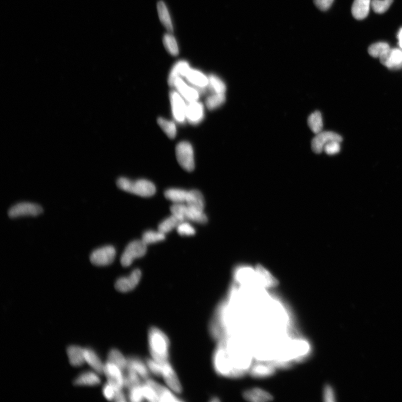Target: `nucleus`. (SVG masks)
<instances>
[{
	"instance_id": "1",
	"label": "nucleus",
	"mask_w": 402,
	"mask_h": 402,
	"mask_svg": "<svg viewBox=\"0 0 402 402\" xmlns=\"http://www.w3.org/2000/svg\"><path fill=\"white\" fill-rule=\"evenodd\" d=\"M148 345L151 358L161 363L168 361L170 341L167 335L156 327H151L148 331Z\"/></svg>"
},
{
	"instance_id": "2",
	"label": "nucleus",
	"mask_w": 402,
	"mask_h": 402,
	"mask_svg": "<svg viewBox=\"0 0 402 402\" xmlns=\"http://www.w3.org/2000/svg\"><path fill=\"white\" fill-rule=\"evenodd\" d=\"M117 185L125 192L139 195L143 197H150L156 192L155 185L150 181L141 179L131 180L121 177L117 180Z\"/></svg>"
},
{
	"instance_id": "3",
	"label": "nucleus",
	"mask_w": 402,
	"mask_h": 402,
	"mask_svg": "<svg viewBox=\"0 0 402 402\" xmlns=\"http://www.w3.org/2000/svg\"><path fill=\"white\" fill-rule=\"evenodd\" d=\"M171 214L179 219L181 222H192L204 224L208 222V218L204 211L190 207L185 204H174L170 208Z\"/></svg>"
},
{
	"instance_id": "4",
	"label": "nucleus",
	"mask_w": 402,
	"mask_h": 402,
	"mask_svg": "<svg viewBox=\"0 0 402 402\" xmlns=\"http://www.w3.org/2000/svg\"><path fill=\"white\" fill-rule=\"evenodd\" d=\"M176 158L182 168L187 171H192L195 168L194 150L189 142L182 141L176 145Z\"/></svg>"
},
{
	"instance_id": "5",
	"label": "nucleus",
	"mask_w": 402,
	"mask_h": 402,
	"mask_svg": "<svg viewBox=\"0 0 402 402\" xmlns=\"http://www.w3.org/2000/svg\"><path fill=\"white\" fill-rule=\"evenodd\" d=\"M147 245L143 240H135L127 245L121 258V264L124 267L131 266L134 260L145 256Z\"/></svg>"
},
{
	"instance_id": "6",
	"label": "nucleus",
	"mask_w": 402,
	"mask_h": 402,
	"mask_svg": "<svg viewBox=\"0 0 402 402\" xmlns=\"http://www.w3.org/2000/svg\"><path fill=\"white\" fill-rule=\"evenodd\" d=\"M171 113L175 122L183 124L186 121V110L187 104L176 90L171 91L169 94Z\"/></svg>"
},
{
	"instance_id": "7",
	"label": "nucleus",
	"mask_w": 402,
	"mask_h": 402,
	"mask_svg": "<svg viewBox=\"0 0 402 402\" xmlns=\"http://www.w3.org/2000/svg\"><path fill=\"white\" fill-rule=\"evenodd\" d=\"M104 374L107 377L108 383L113 386L116 390L124 388L125 374L118 366L107 361L104 365Z\"/></svg>"
},
{
	"instance_id": "8",
	"label": "nucleus",
	"mask_w": 402,
	"mask_h": 402,
	"mask_svg": "<svg viewBox=\"0 0 402 402\" xmlns=\"http://www.w3.org/2000/svg\"><path fill=\"white\" fill-rule=\"evenodd\" d=\"M116 256V250L114 247L108 245L95 250L92 253L90 261L97 267L109 266L113 263Z\"/></svg>"
},
{
	"instance_id": "9",
	"label": "nucleus",
	"mask_w": 402,
	"mask_h": 402,
	"mask_svg": "<svg viewBox=\"0 0 402 402\" xmlns=\"http://www.w3.org/2000/svg\"><path fill=\"white\" fill-rule=\"evenodd\" d=\"M43 210L41 206L30 203H22L14 205L8 212L11 218L22 217H37L41 214Z\"/></svg>"
},
{
	"instance_id": "10",
	"label": "nucleus",
	"mask_w": 402,
	"mask_h": 402,
	"mask_svg": "<svg viewBox=\"0 0 402 402\" xmlns=\"http://www.w3.org/2000/svg\"><path fill=\"white\" fill-rule=\"evenodd\" d=\"M161 376L168 388L172 390L174 393L180 394L182 391V386L181 385L177 374L173 367L169 363V361H166L162 363V372Z\"/></svg>"
},
{
	"instance_id": "11",
	"label": "nucleus",
	"mask_w": 402,
	"mask_h": 402,
	"mask_svg": "<svg viewBox=\"0 0 402 402\" xmlns=\"http://www.w3.org/2000/svg\"><path fill=\"white\" fill-rule=\"evenodd\" d=\"M172 87L177 91L187 102L198 101L201 94L197 88L189 85L182 77L176 78Z\"/></svg>"
},
{
	"instance_id": "12",
	"label": "nucleus",
	"mask_w": 402,
	"mask_h": 402,
	"mask_svg": "<svg viewBox=\"0 0 402 402\" xmlns=\"http://www.w3.org/2000/svg\"><path fill=\"white\" fill-rule=\"evenodd\" d=\"M141 278V272L136 269L132 271L129 276L121 277L117 279L115 284L117 291L127 293L134 289L138 285Z\"/></svg>"
},
{
	"instance_id": "13",
	"label": "nucleus",
	"mask_w": 402,
	"mask_h": 402,
	"mask_svg": "<svg viewBox=\"0 0 402 402\" xmlns=\"http://www.w3.org/2000/svg\"><path fill=\"white\" fill-rule=\"evenodd\" d=\"M342 142V137L332 131H321L316 134L312 141V149L315 153L320 154L323 150L325 145L331 141Z\"/></svg>"
},
{
	"instance_id": "14",
	"label": "nucleus",
	"mask_w": 402,
	"mask_h": 402,
	"mask_svg": "<svg viewBox=\"0 0 402 402\" xmlns=\"http://www.w3.org/2000/svg\"><path fill=\"white\" fill-rule=\"evenodd\" d=\"M205 106L198 101L187 102L186 110V121L193 125H197L202 122L205 116Z\"/></svg>"
},
{
	"instance_id": "15",
	"label": "nucleus",
	"mask_w": 402,
	"mask_h": 402,
	"mask_svg": "<svg viewBox=\"0 0 402 402\" xmlns=\"http://www.w3.org/2000/svg\"><path fill=\"white\" fill-rule=\"evenodd\" d=\"M380 61L388 69L399 70L402 68V49L393 48L386 52L380 58Z\"/></svg>"
},
{
	"instance_id": "16",
	"label": "nucleus",
	"mask_w": 402,
	"mask_h": 402,
	"mask_svg": "<svg viewBox=\"0 0 402 402\" xmlns=\"http://www.w3.org/2000/svg\"><path fill=\"white\" fill-rule=\"evenodd\" d=\"M277 367L272 362L259 361L252 365L249 370L251 375L257 378H263L273 375L275 373Z\"/></svg>"
},
{
	"instance_id": "17",
	"label": "nucleus",
	"mask_w": 402,
	"mask_h": 402,
	"mask_svg": "<svg viewBox=\"0 0 402 402\" xmlns=\"http://www.w3.org/2000/svg\"><path fill=\"white\" fill-rule=\"evenodd\" d=\"M184 78L190 85L197 88L200 93L205 92L208 87L209 77L198 70L190 68Z\"/></svg>"
},
{
	"instance_id": "18",
	"label": "nucleus",
	"mask_w": 402,
	"mask_h": 402,
	"mask_svg": "<svg viewBox=\"0 0 402 402\" xmlns=\"http://www.w3.org/2000/svg\"><path fill=\"white\" fill-rule=\"evenodd\" d=\"M243 398L251 402H264L273 399V395L266 390L260 388H253L244 391Z\"/></svg>"
},
{
	"instance_id": "19",
	"label": "nucleus",
	"mask_w": 402,
	"mask_h": 402,
	"mask_svg": "<svg viewBox=\"0 0 402 402\" xmlns=\"http://www.w3.org/2000/svg\"><path fill=\"white\" fill-rule=\"evenodd\" d=\"M371 3V0H354L351 8L352 16L359 21L366 18L370 12Z\"/></svg>"
},
{
	"instance_id": "20",
	"label": "nucleus",
	"mask_w": 402,
	"mask_h": 402,
	"mask_svg": "<svg viewBox=\"0 0 402 402\" xmlns=\"http://www.w3.org/2000/svg\"><path fill=\"white\" fill-rule=\"evenodd\" d=\"M85 361L89 365L93 370L99 374H104V365L102 363L100 357L97 353L90 348H85Z\"/></svg>"
},
{
	"instance_id": "21",
	"label": "nucleus",
	"mask_w": 402,
	"mask_h": 402,
	"mask_svg": "<svg viewBox=\"0 0 402 402\" xmlns=\"http://www.w3.org/2000/svg\"><path fill=\"white\" fill-rule=\"evenodd\" d=\"M126 369L134 370L138 374L143 380L149 378V370L146 364L137 357H130L127 359V366Z\"/></svg>"
},
{
	"instance_id": "22",
	"label": "nucleus",
	"mask_w": 402,
	"mask_h": 402,
	"mask_svg": "<svg viewBox=\"0 0 402 402\" xmlns=\"http://www.w3.org/2000/svg\"><path fill=\"white\" fill-rule=\"evenodd\" d=\"M67 354L71 364L73 366H81L85 363V350L80 346L71 345L68 347Z\"/></svg>"
},
{
	"instance_id": "23",
	"label": "nucleus",
	"mask_w": 402,
	"mask_h": 402,
	"mask_svg": "<svg viewBox=\"0 0 402 402\" xmlns=\"http://www.w3.org/2000/svg\"><path fill=\"white\" fill-rule=\"evenodd\" d=\"M190 69L189 63L185 61H180L176 63L171 70L168 77V84L172 87L176 78H184Z\"/></svg>"
},
{
	"instance_id": "24",
	"label": "nucleus",
	"mask_w": 402,
	"mask_h": 402,
	"mask_svg": "<svg viewBox=\"0 0 402 402\" xmlns=\"http://www.w3.org/2000/svg\"><path fill=\"white\" fill-rule=\"evenodd\" d=\"M96 372L88 371L81 374L74 381L77 386H96L101 383L100 377Z\"/></svg>"
},
{
	"instance_id": "25",
	"label": "nucleus",
	"mask_w": 402,
	"mask_h": 402,
	"mask_svg": "<svg viewBox=\"0 0 402 402\" xmlns=\"http://www.w3.org/2000/svg\"><path fill=\"white\" fill-rule=\"evenodd\" d=\"M185 204L189 207L204 212L205 204L204 196L198 190H188L187 199Z\"/></svg>"
},
{
	"instance_id": "26",
	"label": "nucleus",
	"mask_w": 402,
	"mask_h": 402,
	"mask_svg": "<svg viewBox=\"0 0 402 402\" xmlns=\"http://www.w3.org/2000/svg\"><path fill=\"white\" fill-rule=\"evenodd\" d=\"M188 190L178 188H170L165 190L164 195L166 199L174 204H185Z\"/></svg>"
},
{
	"instance_id": "27",
	"label": "nucleus",
	"mask_w": 402,
	"mask_h": 402,
	"mask_svg": "<svg viewBox=\"0 0 402 402\" xmlns=\"http://www.w3.org/2000/svg\"><path fill=\"white\" fill-rule=\"evenodd\" d=\"M157 11L160 21L164 27L170 32L173 31L172 22H171L168 10L164 3L160 1L157 4Z\"/></svg>"
},
{
	"instance_id": "28",
	"label": "nucleus",
	"mask_w": 402,
	"mask_h": 402,
	"mask_svg": "<svg viewBox=\"0 0 402 402\" xmlns=\"http://www.w3.org/2000/svg\"><path fill=\"white\" fill-rule=\"evenodd\" d=\"M209 77L208 88L213 93L216 94H225L227 86L220 77L215 75H210Z\"/></svg>"
},
{
	"instance_id": "29",
	"label": "nucleus",
	"mask_w": 402,
	"mask_h": 402,
	"mask_svg": "<svg viewBox=\"0 0 402 402\" xmlns=\"http://www.w3.org/2000/svg\"><path fill=\"white\" fill-rule=\"evenodd\" d=\"M107 361L118 366L124 371L126 370L127 359L122 353L116 349H111L108 354Z\"/></svg>"
},
{
	"instance_id": "30",
	"label": "nucleus",
	"mask_w": 402,
	"mask_h": 402,
	"mask_svg": "<svg viewBox=\"0 0 402 402\" xmlns=\"http://www.w3.org/2000/svg\"><path fill=\"white\" fill-rule=\"evenodd\" d=\"M226 101L225 94L213 93L207 97L205 105L209 110H214L222 106Z\"/></svg>"
},
{
	"instance_id": "31",
	"label": "nucleus",
	"mask_w": 402,
	"mask_h": 402,
	"mask_svg": "<svg viewBox=\"0 0 402 402\" xmlns=\"http://www.w3.org/2000/svg\"><path fill=\"white\" fill-rule=\"evenodd\" d=\"M308 124L315 134H317L321 132L323 129V121L321 112L315 111L309 116Z\"/></svg>"
},
{
	"instance_id": "32",
	"label": "nucleus",
	"mask_w": 402,
	"mask_h": 402,
	"mask_svg": "<svg viewBox=\"0 0 402 402\" xmlns=\"http://www.w3.org/2000/svg\"><path fill=\"white\" fill-rule=\"evenodd\" d=\"M157 121L159 126L169 138L173 139L175 138L177 130L174 121L164 119L163 117H159Z\"/></svg>"
},
{
	"instance_id": "33",
	"label": "nucleus",
	"mask_w": 402,
	"mask_h": 402,
	"mask_svg": "<svg viewBox=\"0 0 402 402\" xmlns=\"http://www.w3.org/2000/svg\"><path fill=\"white\" fill-rule=\"evenodd\" d=\"M180 223L182 222L177 218L171 215L170 217L165 219L159 225L158 230L164 234H167L175 228L176 229Z\"/></svg>"
},
{
	"instance_id": "34",
	"label": "nucleus",
	"mask_w": 402,
	"mask_h": 402,
	"mask_svg": "<svg viewBox=\"0 0 402 402\" xmlns=\"http://www.w3.org/2000/svg\"><path fill=\"white\" fill-rule=\"evenodd\" d=\"M390 48L389 44L385 42H378L372 44L368 48V53L373 58H380L388 52Z\"/></svg>"
},
{
	"instance_id": "35",
	"label": "nucleus",
	"mask_w": 402,
	"mask_h": 402,
	"mask_svg": "<svg viewBox=\"0 0 402 402\" xmlns=\"http://www.w3.org/2000/svg\"><path fill=\"white\" fill-rule=\"evenodd\" d=\"M165 239V234L158 231L148 230L145 232L142 237V240L147 245L157 243L163 241Z\"/></svg>"
},
{
	"instance_id": "36",
	"label": "nucleus",
	"mask_w": 402,
	"mask_h": 402,
	"mask_svg": "<svg viewBox=\"0 0 402 402\" xmlns=\"http://www.w3.org/2000/svg\"><path fill=\"white\" fill-rule=\"evenodd\" d=\"M163 42L166 51L171 55L176 56L178 55L179 50L177 43H176L175 38L171 34H165Z\"/></svg>"
},
{
	"instance_id": "37",
	"label": "nucleus",
	"mask_w": 402,
	"mask_h": 402,
	"mask_svg": "<svg viewBox=\"0 0 402 402\" xmlns=\"http://www.w3.org/2000/svg\"><path fill=\"white\" fill-rule=\"evenodd\" d=\"M142 390L144 400L149 401H159L158 394L154 386L146 380L142 384Z\"/></svg>"
},
{
	"instance_id": "38",
	"label": "nucleus",
	"mask_w": 402,
	"mask_h": 402,
	"mask_svg": "<svg viewBox=\"0 0 402 402\" xmlns=\"http://www.w3.org/2000/svg\"><path fill=\"white\" fill-rule=\"evenodd\" d=\"M394 0H372L371 8L375 13L381 14L389 9Z\"/></svg>"
},
{
	"instance_id": "39",
	"label": "nucleus",
	"mask_w": 402,
	"mask_h": 402,
	"mask_svg": "<svg viewBox=\"0 0 402 402\" xmlns=\"http://www.w3.org/2000/svg\"><path fill=\"white\" fill-rule=\"evenodd\" d=\"M142 384L132 386L129 389L128 398L130 401L139 402L144 400Z\"/></svg>"
},
{
	"instance_id": "40",
	"label": "nucleus",
	"mask_w": 402,
	"mask_h": 402,
	"mask_svg": "<svg viewBox=\"0 0 402 402\" xmlns=\"http://www.w3.org/2000/svg\"><path fill=\"white\" fill-rule=\"evenodd\" d=\"M176 230L181 236H193L195 233L194 228L187 222L180 223Z\"/></svg>"
},
{
	"instance_id": "41",
	"label": "nucleus",
	"mask_w": 402,
	"mask_h": 402,
	"mask_svg": "<svg viewBox=\"0 0 402 402\" xmlns=\"http://www.w3.org/2000/svg\"><path fill=\"white\" fill-rule=\"evenodd\" d=\"M146 364L148 367L149 371L156 376H161L162 372V363L154 360L153 358L146 360Z\"/></svg>"
},
{
	"instance_id": "42",
	"label": "nucleus",
	"mask_w": 402,
	"mask_h": 402,
	"mask_svg": "<svg viewBox=\"0 0 402 402\" xmlns=\"http://www.w3.org/2000/svg\"><path fill=\"white\" fill-rule=\"evenodd\" d=\"M340 143V141H331L325 145L323 150L328 155H332L339 153L341 149Z\"/></svg>"
},
{
	"instance_id": "43",
	"label": "nucleus",
	"mask_w": 402,
	"mask_h": 402,
	"mask_svg": "<svg viewBox=\"0 0 402 402\" xmlns=\"http://www.w3.org/2000/svg\"><path fill=\"white\" fill-rule=\"evenodd\" d=\"M117 391L113 386L107 382L103 388V394L107 400H114Z\"/></svg>"
},
{
	"instance_id": "44",
	"label": "nucleus",
	"mask_w": 402,
	"mask_h": 402,
	"mask_svg": "<svg viewBox=\"0 0 402 402\" xmlns=\"http://www.w3.org/2000/svg\"><path fill=\"white\" fill-rule=\"evenodd\" d=\"M323 399L325 401L331 402L335 400V394L332 387L326 385L323 390Z\"/></svg>"
},
{
	"instance_id": "45",
	"label": "nucleus",
	"mask_w": 402,
	"mask_h": 402,
	"mask_svg": "<svg viewBox=\"0 0 402 402\" xmlns=\"http://www.w3.org/2000/svg\"><path fill=\"white\" fill-rule=\"evenodd\" d=\"M316 6L322 11H326L331 7L334 0H313Z\"/></svg>"
},
{
	"instance_id": "46",
	"label": "nucleus",
	"mask_w": 402,
	"mask_h": 402,
	"mask_svg": "<svg viewBox=\"0 0 402 402\" xmlns=\"http://www.w3.org/2000/svg\"><path fill=\"white\" fill-rule=\"evenodd\" d=\"M114 400L117 402L126 401V398L124 392L122 390H117L116 391V395Z\"/></svg>"
},
{
	"instance_id": "47",
	"label": "nucleus",
	"mask_w": 402,
	"mask_h": 402,
	"mask_svg": "<svg viewBox=\"0 0 402 402\" xmlns=\"http://www.w3.org/2000/svg\"><path fill=\"white\" fill-rule=\"evenodd\" d=\"M397 39L398 41V45L400 48L402 49V27L400 28L398 34H397Z\"/></svg>"
},
{
	"instance_id": "48",
	"label": "nucleus",
	"mask_w": 402,
	"mask_h": 402,
	"mask_svg": "<svg viewBox=\"0 0 402 402\" xmlns=\"http://www.w3.org/2000/svg\"><path fill=\"white\" fill-rule=\"evenodd\" d=\"M212 401H219L220 399L217 398V397H214V398L211 400Z\"/></svg>"
},
{
	"instance_id": "49",
	"label": "nucleus",
	"mask_w": 402,
	"mask_h": 402,
	"mask_svg": "<svg viewBox=\"0 0 402 402\" xmlns=\"http://www.w3.org/2000/svg\"><path fill=\"white\" fill-rule=\"evenodd\" d=\"M213 358H214V356H213ZM213 365H214V362H213ZM214 369H215V367H214ZM215 371H216V370H215ZM216 372H217V371H216ZM217 373H218V372H217Z\"/></svg>"
},
{
	"instance_id": "50",
	"label": "nucleus",
	"mask_w": 402,
	"mask_h": 402,
	"mask_svg": "<svg viewBox=\"0 0 402 402\" xmlns=\"http://www.w3.org/2000/svg\"><path fill=\"white\" fill-rule=\"evenodd\" d=\"M268 298H267V299H268ZM265 301H264V302H265ZM263 304H262V305H263ZM261 307H260V308H261Z\"/></svg>"
}]
</instances>
